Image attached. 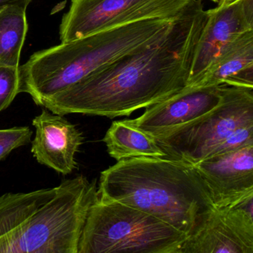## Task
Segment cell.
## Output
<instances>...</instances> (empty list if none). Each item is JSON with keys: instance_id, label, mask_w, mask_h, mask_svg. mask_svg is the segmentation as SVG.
<instances>
[{"instance_id": "9", "label": "cell", "mask_w": 253, "mask_h": 253, "mask_svg": "<svg viewBox=\"0 0 253 253\" xmlns=\"http://www.w3.org/2000/svg\"><path fill=\"white\" fill-rule=\"evenodd\" d=\"M207 14L192 60L188 87L196 84L232 42L253 30V0H235L208 10Z\"/></svg>"}, {"instance_id": "8", "label": "cell", "mask_w": 253, "mask_h": 253, "mask_svg": "<svg viewBox=\"0 0 253 253\" xmlns=\"http://www.w3.org/2000/svg\"><path fill=\"white\" fill-rule=\"evenodd\" d=\"M181 253H253V196L215 208L180 247Z\"/></svg>"}, {"instance_id": "20", "label": "cell", "mask_w": 253, "mask_h": 253, "mask_svg": "<svg viewBox=\"0 0 253 253\" xmlns=\"http://www.w3.org/2000/svg\"><path fill=\"white\" fill-rule=\"evenodd\" d=\"M166 253H181V251L179 250H175V251H171V252Z\"/></svg>"}, {"instance_id": "15", "label": "cell", "mask_w": 253, "mask_h": 253, "mask_svg": "<svg viewBox=\"0 0 253 253\" xmlns=\"http://www.w3.org/2000/svg\"><path fill=\"white\" fill-rule=\"evenodd\" d=\"M26 10L8 7L0 11V65L19 67L28 31Z\"/></svg>"}, {"instance_id": "18", "label": "cell", "mask_w": 253, "mask_h": 253, "mask_svg": "<svg viewBox=\"0 0 253 253\" xmlns=\"http://www.w3.org/2000/svg\"><path fill=\"white\" fill-rule=\"evenodd\" d=\"M31 0H0V11L8 7H19L26 10Z\"/></svg>"}, {"instance_id": "16", "label": "cell", "mask_w": 253, "mask_h": 253, "mask_svg": "<svg viewBox=\"0 0 253 253\" xmlns=\"http://www.w3.org/2000/svg\"><path fill=\"white\" fill-rule=\"evenodd\" d=\"M19 67L0 65V113L8 108L19 93Z\"/></svg>"}, {"instance_id": "19", "label": "cell", "mask_w": 253, "mask_h": 253, "mask_svg": "<svg viewBox=\"0 0 253 253\" xmlns=\"http://www.w3.org/2000/svg\"><path fill=\"white\" fill-rule=\"evenodd\" d=\"M211 1L217 3L218 5H221V4H228V3L232 2V1H235V0H211Z\"/></svg>"}, {"instance_id": "12", "label": "cell", "mask_w": 253, "mask_h": 253, "mask_svg": "<svg viewBox=\"0 0 253 253\" xmlns=\"http://www.w3.org/2000/svg\"><path fill=\"white\" fill-rule=\"evenodd\" d=\"M32 125L36 131L31 152L38 163L64 175L75 170V155L84 141L81 131L62 116L48 110L37 116Z\"/></svg>"}, {"instance_id": "5", "label": "cell", "mask_w": 253, "mask_h": 253, "mask_svg": "<svg viewBox=\"0 0 253 253\" xmlns=\"http://www.w3.org/2000/svg\"><path fill=\"white\" fill-rule=\"evenodd\" d=\"M187 238L155 217L98 197L86 216L78 253H166Z\"/></svg>"}, {"instance_id": "17", "label": "cell", "mask_w": 253, "mask_h": 253, "mask_svg": "<svg viewBox=\"0 0 253 253\" xmlns=\"http://www.w3.org/2000/svg\"><path fill=\"white\" fill-rule=\"evenodd\" d=\"M32 135V130L28 126L0 129V160L6 157L12 150L28 144Z\"/></svg>"}, {"instance_id": "6", "label": "cell", "mask_w": 253, "mask_h": 253, "mask_svg": "<svg viewBox=\"0 0 253 253\" xmlns=\"http://www.w3.org/2000/svg\"><path fill=\"white\" fill-rule=\"evenodd\" d=\"M222 101L189 124L153 137L167 159L196 165L238 128L253 124V88L222 85Z\"/></svg>"}, {"instance_id": "2", "label": "cell", "mask_w": 253, "mask_h": 253, "mask_svg": "<svg viewBox=\"0 0 253 253\" xmlns=\"http://www.w3.org/2000/svg\"><path fill=\"white\" fill-rule=\"evenodd\" d=\"M99 199L161 220L187 236L215 209L193 165L167 158H132L101 172Z\"/></svg>"}, {"instance_id": "1", "label": "cell", "mask_w": 253, "mask_h": 253, "mask_svg": "<svg viewBox=\"0 0 253 253\" xmlns=\"http://www.w3.org/2000/svg\"><path fill=\"white\" fill-rule=\"evenodd\" d=\"M207 17L202 0H192L164 34L39 105L60 116L114 119L163 102L188 87L193 55Z\"/></svg>"}, {"instance_id": "10", "label": "cell", "mask_w": 253, "mask_h": 253, "mask_svg": "<svg viewBox=\"0 0 253 253\" xmlns=\"http://www.w3.org/2000/svg\"><path fill=\"white\" fill-rule=\"evenodd\" d=\"M193 166L216 209L234 206L253 196V144L211 156Z\"/></svg>"}, {"instance_id": "4", "label": "cell", "mask_w": 253, "mask_h": 253, "mask_svg": "<svg viewBox=\"0 0 253 253\" xmlns=\"http://www.w3.org/2000/svg\"><path fill=\"white\" fill-rule=\"evenodd\" d=\"M175 19L134 22L36 52L19 66V93H28L39 105L43 99L150 44L164 34Z\"/></svg>"}, {"instance_id": "7", "label": "cell", "mask_w": 253, "mask_h": 253, "mask_svg": "<svg viewBox=\"0 0 253 253\" xmlns=\"http://www.w3.org/2000/svg\"><path fill=\"white\" fill-rule=\"evenodd\" d=\"M192 0H71L59 26L66 43L122 25L151 19H175Z\"/></svg>"}, {"instance_id": "11", "label": "cell", "mask_w": 253, "mask_h": 253, "mask_svg": "<svg viewBox=\"0 0 253 253\" xmlns=\"http://www.w3.org/2000/svg\"><path fill=\"white\" fill-rule=\"evenodd\" d=\"M222 85L191 86L160 103L147 108L129 122L152 137L199 120L215 109L222 101Z\"/></svg>"}, {"instance_id": "3", "label": "cell", "mask_w": 253, "mask_h": 253, "mask_svg": "<svg viewBox=\"0 0 253 253\" xmlns=\"http://www.w3.org/2000/svg\"><path fill=\"white\" fill-rule=\"evenodd\" d=\"M83 175L57 187L0 196V253H78L88 212L98 199Z\"/></svg>"}, {"instance_id": "14", "label": "cell", "mask_w": 253, "mask_h": 253, "mask_svg": "<svg viewBox=\"0 0 253 253\" xmlns=\"http://www.w3.org/2000/svg\"><path fill=\"white\" fill-rule=\"evenodd\" d=\"M103 141L108 154L119 161L132 158H166L155 140L132 125L129 120L113 122Z\"/></svg>"}, {"instance_id": "13", "label": "cell", "mask_w": 253, "mask_h": 253, "mask_svg": "<svg viewBox=\"0 0 253 253\" xmlns=\"http://www.w3.org/2000/svg\"><path fill=\"white\" fill-rule=\"evenodd\" d=\"M219 85L253 88V30L227 45L193 86Z\"/></svg>"}]
</instances>
